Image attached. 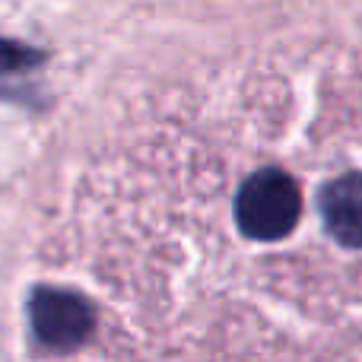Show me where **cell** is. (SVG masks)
I'll return each instance as SVG.
<instances>
[{"mask_svg": "<svg viewBox=\"0 0 362 362\" xmlns=\"http://www.w3.org/2000/svg\"><path fill=\"white\" fill-rule=\"evenodd\" d=\"M25 312L32 337L48 353H74L95 334V305L76 289L35 286Z\"/></svg>", "mask_w": 362, "mask_h": 362, "instance_id": "6da1fadb", "label": "cell"}, {"mask_svg": "<svg viewBox=\"0 0 362 362\" xmlns=\"http://www.w3.org/2000/svg\"><path fill=\"white\" fill-rule=\"evenodd\" d=\"M45 64V51L29 48L13 38H0V95L6 83H13V99H23V83Z\"/></svg>", "mask_w": 362, "mask_h": 362, "instance_id": "7a4b0ae2", "label": "cell"}]
</instances>
